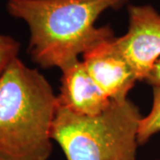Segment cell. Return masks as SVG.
I'll use <instances>...</instances> for the list:
<instances>
[{
    "label": "cell",
    "instance_id": "cell-3",
    "mask_svg": "<svg viewBox=\"0 0 160 160\" xmlns=\"http://www.w3.org/2000/svg\"><path fill=\"white\" fill-rule=\"evenodd\" d=\"M142 116L130 100L113 101L102 113L87 117L58 105L52 141L67 160H136Z\"/></svg>",
    "mask_w": 160,
    "mask_h": 160
},
{
    "label": "cell",
    "instance_id": "cell-6",
    "mask_svg": "<svg viewBox=\"0 0 160 160\" xmlns=\"http://www.w3.org/2000/svg\"><path fill=\"white\" fill-rule=\"evenodd\" d=\"M62 72L59 106L87 117L97 116L109 108L112 100L93 81L82 61H76Z\"/></svg>",
    "mask_w": 160,
    "mask_h": 160
},
{
    "label": "cell",
    "instance_id": "cell-9",
    "mask_svg": "<svg viewBox=\"0 0 160 160\" xmlns=\"http://www.w3.org/2000/svg\"><path fill=\"white\" fill-rule=\"evenodd\" d=\"M145 82L152 86H160V59L156 63L154 68L151 70L147 79L145 80Z\"/></svg>",
    "mask_w": 160,
    "mask_h": 160
},
{
    "label": "cell",
    "instance_id": "cell-7",
    "mask_svg": "<svg viewBox=\"0 0 160 160\" xmlns=\"http://www.w3.org/2000/svg\"><path fill=\"white\" fill-rule=\"evenodd\" d=\"M153 102L149 113L141 121L138 142L140 145L145 144L155 134L160 132V86H152Z\"/></svg>",
    "mask_w": 160,
    "mask_h": 160
},
{
    "label": "cell",
    "instance_id": "cell-2",
    "mask_svg": "<svg viewBox=\"0 0 160 160\" xmlns=\"http://www.w3.org/2000/svg\"><path fill=\"white\" fill-rule=\"evenodd\" d=\"M57 95L46 77L15 58L0 75V160H48Z\"/></svg>",
    "mask_w": 160,
    "mask_h": 160
},
{
    "label": "cell",
    "instance_id": "cell-5",
    "mask_svg": "<svg viewBox=\"0 0 160 160\" xmlns=\"http://www.w3.org/2000/svg\"><path fill=\"white\" fill-rule=\"evenodd\" d=\"M115 38L86 52L82 62L87 72L105 94L124 101L137 82L130 64L115 43Z\"/></svg>",
    "mask_w": 160,
    "mask_h": 160
},
{
    "label": "cell",
    "instance_id": "cell-1",
    "mask_svg": "<svg viewBox=\"0 0 160 160\" xmlns=\"http://www.w3.org/2000/svg\"><path fill=\"white\" fill-rule=\"evenodd\" d=\"M126 0H7L6 11L29 31L28 52L41 68L62 70L79 54L115 37L109 26H96L103 12Z\"/></svg>",
    "mask_w": 160,
    "mask_h": 160
},
{
    "label": "cell",
    "instance_id": "cell-8",
    "mask_svg": "<svg viewBox=\"0 0 160 160\" xmlns=\"http://www.w3.org/2000/svg\"><path fill=\"white\" fill-rule=\"evenodd\" d=\"M20 43L8 35L0 33V75L18 57Z\"/></svg>",
    "mask_w": 160,
    "mask_h": 160
},
{
    "label": "cell",
    "instance_id": "cell-4",
    "mask_svg": "<svg viewBox=\"0 0 160 160\" xmlns=\"http://www.w3.org/2000/svg\"><path fill=\"white\" fill-rule=\"evenodd\" d=\"M127 12V32L115 43L138 81H145L160 59V13L150 5H131Z\"/></svg>",
    "mask_w": 160,
    "mask_h": 160
}]
</instances>
